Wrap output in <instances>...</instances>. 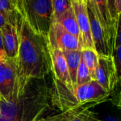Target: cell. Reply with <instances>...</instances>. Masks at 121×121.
Wrapping results in <instances>:
<instances>
[{
	"mask_svg": "<svg viewBox=\"0 0 121 121\" xmlns=\"http://www.w3.org/2000/svg\"><path fill=\"white\" fill-rule=\"evenodd\" d=\"M59 89L46 78L27 79L17 75L13 93L0 101V121H35L61 104Z\"/></svg>",
	"mask_w": 121,
	"mask_h": 121,
	"instance_id": "obj_1",
	"label": "cell"
},
{
	"mask_svg": "<svg viewBox=\"0 0 121 121\" xmlns=\"http://www.w3.org/2000/svg\"><path fill=\"white\" fill-rule=\"evenodd\" d=\"M16 59L18 75L27 79L46 78L51 72V59L48 36L32 30L23 18Z\"/></svg>",
	"mask_w": 121,
	"mask_h": 121,
	"instance_id": "obj_2",
	"label": "cell"
},
{
	"mask_svg": "<svg viewBox=\"0 0 121 121\" xmlns=\"http://www.w3.org/2000/svg\"><path fill=\"white\" fill-rule=\"evenodd\" d=\"M16 3L32 30L48 36L52 23L51 0H17Z\"/></svg>",
	"mask_w": 121,
	"mask_h": 121,
	"instance_id": "obj_3",
	"label": "cell"
},
{
	"mask_svg": "<svg viewBox=\"0 0 121 121\" xmlns=\"http://www.w3.org/2000/svg\"><path fill=\"white\" fill-rule=\"evenodd\" d=\"M94 80L109 94L120 84L121 78L111 56H99Z\"/></svg>",
	"mask_w": 121,
	"mask_h": 121,
	"instance_id": "obj_4",
	"label": "cell"
},
{
	"mask_svg": "<svg viewBox=\"0 0 121 121\" xmlns=\"http://www.w3.org/2000/svg\"><path fill=\"white\" fill-rule=\"evenodd\" d=\"M48 40L50 48H57L62 52L65 50H82L79 39L68 33L57 22L52 23L48 34Z\"/></svg>",
	"mask_w": 121,
	"mask_h": 121,
	"instance_id": "obj_5",
	"label": "cell"
},
{
	"mask_svg": "<svg viewBox=\"0 0 121 121\" xmlns=\"http://www.w3.org/2000/svg\"><path fill=\"white\" fill-rule=\"evenodd\" d=\"M85 3L87 8L94 50L99 56H111L108 40L104 30L95 13L92 0H85Z\"/></svg>",
	"mask_w": 121,
	"mask_h": 121,
	"instance_id": "obj_6",
	"label": "cell"
},
{
	"mask_svg": "<svg viewBox=\"0 0 121 121\" xmlns=\"http://www.w3.org/2000/svg\"><path fill=\"white\" fill-rule=\"evenodd\" d=\"M94 9L108 43L111 56L115 45L118 25L120 21L115 22L112 20L107 0H92Z\"/></svg>",
	"mask_w": 121,
	"mask_h": 121,
	"instance_id": "obj_7",
	"label": "cell"
},
{
	"mask_svg": "<svg viewBox=\"0 0 121 121\" xmlns=\"http://www.w3.org/2000/svg\"><path fill=\"white\" fill-rule=\"evenodd\" d=\"M72 6L74 9L79 33L80 44L83 49H94V43L92 40L90 23L88 16L87 8L84 2L72 1Z\"/></svg>",
	"mask_w": 121,
	"mask_h": 121,
	"instance_id": "obj_8",
	"label": "cell"
},
{
	"mask_svg": "<svg viewBox=\"0 0 121 121\" xmlns=\"http://www.w3.org/2000/svg\"><path fill=\"white\" fill-rule=\"evenodd\" d=\"M110 94L96 81L93 79L76 87L73 92L77 102L79 104L90 102H98L100 104L105 101Z\"/></svg>",
	"mask_w": 121,
	"mask_h": 121,
	"instance_id": "obj_9",
	"label": "cell"
},
{
	"mask_svg": "<svg viewBox=\"0 0 121 121\" xmlns=\"http://www.w3.org/2000/svg\"><path fill=\"white\" fill-rule=\"evenodd\" d=\"M50 48L51 59V71L54 74L55 79L65 86L73 94L74 89L72 85L66 60L63 52L57 48Z\"/></svg>",
	"mask_w": 121,
	"mask_h": 121,
	"instance_id": "obj_10",
	"label": "cell"
},
{
	"mask_svg": "<svg viewBox=\"0 0 121 121\" xmlns=\"http://www.w3.org/2000/svg\"><path fill=\"white\" fill-rule=\"evenodd\" d=\"M20 30V28L7 23L1 28L4 48L8 59H15L18 56Z\"/></svg>",
	"mask_w": 121,
	"mask_h": 121,
	"instance_id": "obj_11",
	"label": "cell"
},
{
	"mask_svg": "<svg viewBox=\"0 0 121 121\" xmlns=\"http://www.w3.org/2000/svg\"><path fill=\"white\" fill-rule=\"evenodd\" d=\"M0 12L4 16L7 23L21 29L23 17L16 0H0Z\"/></svg>",
	"mask_w": 121,
	"mask_h": 121,
	"instance_id": "obj_12",
	"label": "cell"
},
{
	"mask_svg": "<svg viewBox=\"0 0 121 121\" xmlns=\"http://www.w3.org/2000/svg\"><path fill=\"white\" fill-rule=\"evenodd\" d=\"M98 102H90V103H77L74 105H72L63 110L62 112L57 114H52L49 116L43 117L35 121H70L72 118L77 114L79 112L84 110L89 109L90 108L99 104Z\"/></svg>",
	"mask_w": 121,
	"mask_h": 121,
	"instance_id": "obj_13",
	"label": "cell"
},
{
	"mask_svg": "<svg viewBox=\"0 0 121 121\" xmlns=\"http://www.w3.org/2000/svg\"><path fill=\"white\" fill-rule=\"evenodd\" d=\"M55 22L60 23L68 33L77 37L80 42V33L72 6L62 13Z\"/></svg>",
	"mask_w": 121,
	"mask_h": 121,
	"instance_id": "obj_14",
	"label": "cell"
},
{
	"mask_svg": "<svg viewBox=\"0 0 121 121\" xmlns=\"http://www.w3.org/2000/svg\"><path fill=\"white\" fill-rule=\"evenodd\" d=\"M62 52L66 60L72 85L73 89H74L77 69H78L81 57H82V50H65V51H63Z\"/></svg>",
	"mask_w": 121,
	"mask_h": 121,
	"instance_id": "obj_15",
	"label": "cell"
},
{
	"mask_svg": "<svg viewBox=\"0 0 121 121\" xmlns=\"http://www.w3.org/2000/svg\"><path fill=\"white\" fill-rule=\"evenodd\" d=\"M3 62H4V74L7 89L9 94V98H10L13 93L15 82L18 75L16 59L7 58Z\"/></svg>",
	"mask_w": 121,
	"mask_h": 121,
	"instance_id": "obj_16",
	"label": "cell"
},
{
	"mask_svg": "<svg viewBox=\"0 0 121 121\" xmlns=\"http://www.w3.org/2000/svg\"><path fill=\"white\" fill-rule=\"evenodd\" d=\"M82 57L88 68L91 79H95V72L98 65L99 55L94 49H83L82 50Z\"/></svg>",
	"mask_w": 121,
	"mask_h": 121,
	"instance_id": "obj_17",
	"label": "cell"
},
{
	"mask_svg": "<svg viewBox=\"0 0 121 121\" xmlns=\"http://www.w3.org/2000/svg\"><path fill=\"white\" fill-rule=\"evenodd\" d=\"M112 57L113 59L116 70L119 77L121 78V26L120 23L118 25L115 45L112 53Z\"/></svg>",
	"mask_w": 121,
	"mask_h": 121,
	"instance_id": "obj_18",
	"label": "cell"
},
{
	"mask_svg": "<svg viewBox=\"0 0 121 121\" xmlns=\"http://www.w3.org/2000/svg\"><path fill=\"white\" fill-rule=\"evenodd\" d=\"M52 9V22L56 21L59 17L72 6L71 0H51Z\"/></svg>",
	"mask_w": 121,
	"mask_h": 121,
	"instance_id": "obj_19",
	"label": "cell"
},
{
	"mask_svg": "<svg viewBox=\"0 0 121 121\" xmlns=\"http://www.w3.org/2000/svg\"><path fill=\"white\" fill-rule=\"evenodd\" d=\"M91 80V78L90 77L88 68L86 67L82 57H81V60H80L79 65L77 69V72L75 88L85 83H87Z\"/></svg>",
	"mask_w": 121,
	"mask_h": 121,
	"instance_id": "obj_20",
	"label": "cell"
},
{
	"mask_svg": "<svg viewBox=\"0 0 121 121\" xmlns=\"http://www.w3.org/2000/svg\"><path fill=\"white\" fill-rule=\"evenodd\" d=\"M70 121H101L98 115L89 110V109H84L80 112H79L77 114H76Z\"/></svg>",
	"mask_w": 121,
	"mask_h": 121,
	"instance_id": "obj_21",
	"label": "cell"
},
{
	"mask_svg": "<svg viewBox=\"0 0 121 121\" xmlns=\"http://www.w3.org/2000/svg\"><path fill=\"white\" fill-rule=\"evenodd\" d=\"M0 96L3 101H7L9 99V94L7 89L4 74V62H0Z\"/></svg>",
	"mask_w": 121,
	"mask_h": 121,
	"instance_id": "obj_22",
	"label": "cell"
},
{
	"mask_svg": "<svg viewBox=\"0 0 121 121\" xmlns=\"http://www.w3.org/2000/svg\"><path fill=\"white\" fill-rule=\"evenodd\" d=\"M107 1H108V9L112 20L115 22H118V21H120L121 16H117L116 7H115V0H107Z\"/></svg>",
	"mask_w": 121,
	"mask_h": 121,
	"instance_id": "obj_23",
	"label": "cell"
},
{
	"mask_svg": "<svg viewBox=\"0 0 121 121\" xmlns=\"http://www.w3.org/2000/svg\"><path fill=\"white\" fill-rule=\"evenodd\" d=\"M7 59L4 48V43H3V37L1 34V31L0 29V62H4Z\"/></svg>",
	"mask_w": 121,
	"mask_h": 121,
	"instance_id": "obj_24",
	"label": "cell"
},
{
	"mask_svg": "<svg viewBox=\"0 0 121 121\" xmlns=\"http://www.w3.org/2000/svg\"><path fill=\"white\" fill-rule=\"evenodd\" d=\"M115 7L118 16H121V0H115Z\"/></svg>",
	"mask_w": 121,
	"mask_h": 121,
	"instance_id": "obj_25",
	"label": "cell"
},
{
	"mask_svg": "<svg viewBox=\"0 0 121 121\" xmlns=\"http://www.w3.org/2000/svg\"><path fill=\"white\" fill-rule=\"evenodd\" d=\"M6 23V20H5V18L4 16H3V14L0 12V29Z\"/></svg>",
	"mask_w": 121,
	"mask_h": 121,
	"instance_id": "obj_26",
	"label": "cell"
},
{
	"mask_svg": "<svg viewBox=\"0 0 121 121\" xmlns=\"http://www.w3.org/2000/svg\"><path fill=\"white\" fill-rule=\"evenodd\" d=\"M103 121H119V120L113 116H108L106 117Z\"/></svg>",
	"mask_w": 121,
	"mask_h": 121,
	"instance_id": "obj_27",
	"label": "cell"
},
{
	"mask_svg": "<svg viewBox=\"0 0 121 121\" xmlns=\"http://www.w3.org/2000/svg\"><path fill=\"white\" fill-rule=\"evenodd\" d=\"M72 1H74V2H84L85 0H71Z\"/></svg>",
	"mask_w": 121,
	"mask_h": 121,
	"instance_id": "obj_28",
	"label": "cell"
},
{
	"mask_svg": "<svg viewBox=\"0 0 121 121\" xmlns=\"http://www.w3.org/2000/svg\"><path fill=\"white\" fill-rule=\"evenodd\" d=\"M1 100H2V99H1V96H0V101H1Z\"/></svg>",
	"mask_w": 121,
	"mask_h": 121,
	"instance_id": "obj_29",
	"label": "cell"
},
{
	"mask_svg": "<svg viewBox=\"0 0 121 121\" xmlns=\"http://www.w3.org/2000/svg\"><path fill=\"white\" fill-rule=\"evenodd\" d=\"M16 1H17V0H16Z\"/></svg>",
	"mask_w": 121,
	"mask_h": 121,
	"instance_id": "obj_30",
	"label": "cell"
}]
</instances>
